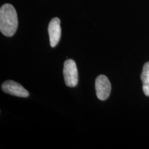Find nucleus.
Returning a JSON list of instances; mask_svg holds the SVG:
<instances>
[{
  "mask_svg": "<svg viewBox=\"0 0 149 149\" xmlns=\"http://www.w3.org/2000/svg\"><path fill=\"white\" fill-rule=\"evenodd\" d=\"M18 27L15 8L10 3H5L0 9V31L6 37H12Z\"/></svg>",
  "mask_w": 149,
  "mask_h": 149,
  "instance_id": "1",
  "label": "nucleus"
},
{
  "mask_svg": "<svg viewBox=\"0 0 149 149\" xmlns=\"http://www.w3.org/2000/svg\"><path fill=\"white\" fill-rule=\"evenodd\" d=\"M65 84L68 87L76 86L78 83V72L75 61L67 59L64 64L63 69Z\"/></svg>",
  "mask_w": 149,
  "mask_h": 149,
  "instance_id": "2",
  "label": "nucleus"
},
{
  "mask_svg": "<svg viewBox=\"0 0 149 149\" xmlns=\"http://www.w3.org/2000/svg\"><path fill=\"white\" fill-rule=\"evenodd\" d=\"M95 90L99 100L104 101L109 98L111 91V84L107 76L100 74L96 78Z\"/></svg>",
  "mask_w": 149,
  "mask_h": 149,
  "instance_id": "3",
  "label": "nucleus"
},
{
  "mask_svg": "<svg viewBox=\"0 0 149 149\" xmlns=\"http://www.w3.org/2000/svg\"><path fill=\"white\" fill-rule=\"evenodd\" d=\"M1 89L6 93L19 97H28L30 95L29 91L21 84L12 80L4 81L1 85Z\"/></svg>",
  "mask_w": 149,
  "mask_h": 149,
  "instance_id": "4",
  "label": "nucleus"
},
{
  "mask_svg": "<svg viewBox=\"0 0 149 149\" xmlns=\"http://www.w3.org/2000/svg\"><path fill=\"white\" fill-rule=\"evenodd\" d=\"M48 31L51 46L53 48L55 47L60 40L61 33L60 19L58 17L52 19L48 25Z\"/></svg>",
  "mask_w": 149,
  "mask_h": 149,
  "instance_id": "5",
  "label": "nucleus"
},
{
  "mask_svg": "<svg viewBox=\"0 0 149 149\" xmlns=\"http://www.w3.org/2000/svg\"><path fill=\"white\" fill-rule=\"evenodd\" d=\"M141 79L143 84V91L144 95L149 97V61L145 63L141 74Z\"/></svg>",
  "mask_w": 149,
  "mask_h": 149,
  "instance_id": "6",
  "label": "nucleus"
}]
</instances>
